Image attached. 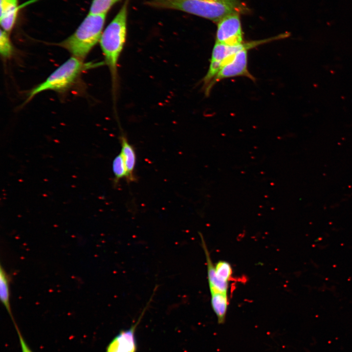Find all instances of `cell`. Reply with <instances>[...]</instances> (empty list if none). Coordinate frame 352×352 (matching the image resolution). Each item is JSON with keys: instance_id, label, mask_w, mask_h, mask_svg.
<instances>
[{"instance_id": "6da1fadb", "label": "cell", "mask_w": 352, "mask_h": 352, "mask_svg": "<svg viewBox=\"0 0 352 352\" xmlns=\"http://www.w3.org/2000/svg\"><path fill=\"white\" fill-rule=\"evenodd\" d=\"M145 3L154 8L181 11L217 23L229 15L243 14L248 10L240 0H149Z\"/></svg>"}, {"instance_id": "7a4b0ae2", "label": "cell", "mask_w": 352, "mask_h": 352, "mask_svg": "<svg viewBox=\"0 0 352 352\" xmlns=\"http://www.w3.org/2000/svg\"><path fill=\"white\" fill-rule=\"evenodd\" d=\"M129 1H125L117 14L103 31L99 41L105 63L110 73L114 95L118 87V60L126 39Z\"/></svg>"}, {"instance_id": "3957f363", "label": "cell", "mask_w": 352, "mask_h": 352, "mask_svg": "<svg viewBox=\"0 0 352 352\" xmlns=\"http://www.w3.org/2000/svg\"><path fill=\"white\" fill-rule=\"evenodd\" d=\"M106 18V14L88 13L75 31L58 45L72 56L84 60L100 41Z\"/></svg>"}, {"instance_id": "277c9868", "label": "cell", "mask_w": 352, "mask_h": 352, "mask_svg": "<svg viewBox=\"0 0 352 352\" xmlns=\"http://www.w3.org/2000/svg\"><path fill=\"white\" fill-rule=\"evenodd\" d=\"M103 64V62L85 63L72 56L56 69L44 82L33 88L24 102L27 103L35 96L46 90L61 91L71 86L84 71Z\"/></svg>"}, {"instance_id": "5b68a950", "label": "cell", "mask_w": 352, "mask_h": 352, "mask_svg": "<svg viewBox=\"0 0 352 352\" xmlns=\"http://www.w3.org/2000/svg\"><path fill=\"white\" fill-rule=\"evenodd\" d=\"M287 37V33H284L269 38L243 42L240 44L234 46L215 43L212 52L209 68L202 79V88L204 91L219 71L223 63L229 57L242 50H248L262 44Z\"/></svg>"}, {"instance_id": "8992f818", "label": "cell", "mask_w": 352, "mask_h": 352, "mask_svg": "<svg viewBox=\"0 0 352 352\" xmlns=\"http://www.w3.org/2000/svg\"><path fill=\"white\" fill-rule=\"evenodd\" d=\"M247 51V50H243L237 52L229 61L220 68L204 91V93L207 96L209 95L214 85L224 79L244 76L253 81H255V78L248 69Z\"/></svg>"}, {"instance_id": "52a82bcc", "label": "cell", "mask_w": 352, "mask_h": 352, "mask_svg": "<svg viewBox=\"0 0 352 352\" xmlns=\"http://www.w3.org/2000/svg\"><path fill=\"white\" fill-rule=\"evenodd\" d=\"M217 23L215 43L230 46L243 43L240 14L229 15Z\"/></svg>"}, {"instance_id": "ba28073f", "label": "cell", "mask_w": 352, "mask_h": 352, "mask_svg": "<svg viewBox=\"0 0 352 352\" xmlns=\"http://www.w3.org/2000/svg\"><path fill=\"white\" fill-rule=\"evenodd\" d=\"M154 294V293L151 297L136 323L130 329L121 331L114 337L107 347L106 352H136L137 347L134 336L135 329L152 301Z\"/></svg>"}, {"instance_id": "9c48e42d", "label": "cell", "mask_w": 352, "mask_h": 352, "mask_svg": "<svg viewBox=\"0 0 352 352\" xmlns=\"http://www.w3.org/2000/svg\"><path fill=\"white\" fill-rule=\"evenodd\" d=\"M199 234L201 240L202 246L203 248L206 260L207 278L210 293H227L228 288V282H223L220 281L217 278L216 274L215 265H214L212 263L210 253L203 236L202 234Z\"/></svg>"}, {"instance_id": "30bf717a", "label": "cell", "mask_w": 352, "mask_h": 352, "mask_svg": "<svg viewBox=\"0 0 352 352\" xmlns=\"http://www.w3.org/2000/svg\"><path fill=\"white\" fill-rule=\"evenodd\" d=\"M0 3L1 27L9 33L13 28L16 21L18 0H0Z\"/></svg>"}, {"instance_id": "8fae6325", "label": "cell", "mask_w": 352, "mask_h": 352, "mask_svg": "<svg viewBox=\"0 0 352 352\" xmlns=\"http://www.w3.org/2000/svg\"><path fill=\"white\" fill-rule=\"evenodd\" d=\"M120 138L121 145L120 153L123 156L127 172L126 180L130 182L135 180L134 170L136 164V154L133 146L128 142L126 137L122 134Z\"/></svg>"}, {"instance_id": "7c38bea8", "label": "cell", "mask_w": 352, "mask_h": 352, "mask_svg": "<svg viewBox=\"0 0 352 352\" xmlns=\"http://www.w3.org/2000/svg\"><path fill=\"white\" fill-rule=\"evenodd\" d=\"M211 306L215 313L219 324L224 323L228 305L227 293L216 292L211 293Z\"/></svg>"}, {"instance_id": "4fadbf2b", "label": "cell", "mask_w": 352, "mask_h": 352, "mask_svg": "<svg viewBox=\"0 0 352 352\" xmlns=\"http://www.w3.org/2000/svg\"><path fill=\"white\" fill-rule=\"evenodd\" d=\"M0 299L14 324L10 304V278L2 265H0Z\"/></svg>"}, {"instance_id": "5bb4252c", "label": "cell", "mask_w": 352, "mask_h": 352, "mask_svg": "<svg viewBox=\"0 0 352 352\" xmlns=\"http://www.w3.org/2000/svg\"><path fill=\"white\" fill-rule=\"evenodd\" d=\"M112 171L114 176L113 179L114 184H117L119 180L124 177L126 179L127 172L121 153L116 155L113 160Z\"/></svg>"}, {"instance_id": "9a60e30c", "label": "cell", "mask_w": 352, "mask_h": 352, "mask_svg": "<svg viewBox=\"0 0 352 352\" xmlns=\"http://www.w3.org/2000/svg\"><path fill=\"white\" fill-rule=\"evenodd\" d=\"M121 0H92L89 13L93 14H107L115 3Z\"/></svg>"}, {"instance_id": "2e32d148", "label": "cell", "mask_w": 352, "mask_h": 352, "mask_svg": "<svg viewBox=\"0 0 352 352\" xmlns=\"http://www.w3.org/2000/svg\"><path fill=\"white\" fill-rule=\"evenodd\" d=\"M13 46L10 41L8 33L2 29H0V52L4 58H10L13 53Z\"/></svg>"}, {"instance_id": "e0dca14e", "label": "cell", "mask_w": 352, "mask_h": 352, "mask_svg": "<svg viewBox=\"0 0 352 352\" xmlns=\"http://www.w3.org/2000/svg\"><path fill=\"white\" fill-rule=\"evenodd\" d=\"M216 274L217 278L220 281L228 282L232 274L230 264L224 261H220L215 265Z\"/></svg>"}, {"instance_id": "ac0fdd59", "label": "cell", "mask_w": 352, "mask_h": 352, "mask_svg": "<svg viewBox=\"0 0 352 352\" xmlns=\"http://www.w3.org/2000/svg\"><path fill=\"white\" fill-rule=\"evenodd\" d=\"M15 325L18 332L22 352H32L30 348L27 345L24 338L22 337V336L18 329V327L16 325V324H15Z\"/></svg>"}]
</instances>
